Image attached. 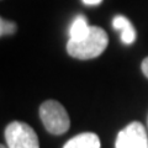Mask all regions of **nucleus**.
<instances>
[{
	"mask_svg": "<svg viewBox=\"0 0 148 148\" xmlns=\"http://www.w3.org/2000/svg\"><path fill=\"white\" fill-rule=\"evenodd\" d=\"M109 45L108 34L99 26H90V31L80 41L69 40L67 43V52L77 59H92L104 53Z\"/></svg>",
	"mask_w": 148,
	"mask_h": 148,
	"instance_id": "f257e3e1",
	"label": "nucleus"
},
{
	"mask_svg": "<svg viewBox=\"0 0 148 148\" xmlns=\"http://www.w3.org/2000/svg\"><path fill=\"white\" fill-rule=\"evenodd\" d=\"M40 119L45 128L56 136L66 133L71 127V119L67 110L56 100H46L41 104Z\"/></svg>",
	"mask_w": 148,
	"mask_h": 148,
	"instance_id": "f03ea898",
	"label": "nucleus"
},
{
	"mask_svg": "<svg viewBox=\"0 0 148 148\" xmlns=\"http://www.w3.org/2000/svg\"><path fill=\"white\" fill-rule=\"evenodd\" d=\"M5 140L9 148H40L38 137L30 125L12 121L5 128Z\"/></svg>",
	"mask_w": 148,
	"mask_h": 148,
	"instance_id": "7ed1b4c3",
	"label": "nucleus"
},
{
	"mask_svg": "<svg viewBox=\"0 0 148 148\" xmlns=\"http://www.w3.org/2000/svg\"><path fill=\"white\" fill-rule=\"evenodd\" d=\"M115 148H148V137L143 125L133 121L122 128L116 137Z\"/></svg>",
	"mask_w": 148,
	"mask_h": 148,
	"instance_id": "20e7f679",
	"label": "nucleus"
},
{
	"mask_svg": "<svg viewBox=\"0 0 148 148\" xmlns=\"http://www.w3.org/2000/svg\"><path fill=\"white\" fill-rule=\"evenodd\" d=\"M100 138L92 132H84L71 138L63 148H100Z\"/></svg>",
	"mask_w": 148,
	"mask_h": 148,
	"instance_id": "39448f33",
	"label": "nucleus"
},
{
	"mask_svg": "<svg viewBox=\"0 0 148 148\" xmlns=\"http://www.w3.org/2000/svg\"><path fill=\"white\" fill-rule=\"evenodd\" d=\"M90 31V26L88 25L86 17L84 15H78L73 20L71 29H69V40L80 41L85 36H88Z\"/></svg>",
	"mask_w": 148,
	"mask_h": 148,
	"instance_id": "423d86ee",
	"label": "nucleus"
},
{
	"mask_svg": "<svg viewBox=\"0 0 148 148\" xmlns=\"http://www.w3.org/2000/svg\"><path fill=\"white\" fill-rule=\"evenodd\" d=\"M17 30V26L15 22L12 21H9L5 20V18H0V36L4 37V36H10L14 35Z\"/></svg>",
	"mask_w": 148,
	"mask_h": 148,
	"instance_id": "0eeeda50",
	"label": "nucleus"
},
{
	"mask_svg": "<svg viewBox=\"0 0 148 148\" xmlns=\"http://www.w3.org/2000/svg\"><path fill=\"white\" fill-rule=\"evenodd\" d=\"M135 40H136V30L131 24L121 31V41L125 45H132L135 42Z\"/></svg>",
	"mask_w": 148,
	"mask_h": 148,
	"instance_id": "6e6552de",
	"label": "nucleus"
},
{
	"mask_svg": "<svg viewBox=\"0 0 148 148\" xmlns=\"http://www.w3.org/2000/svg\"><path fill=\"white\" fill-rule=\"evenodd\" d=\"M128 25H131V22H130V20H128L127 17H125L122 15L115 16L114 20H112V26L116 30H119V31H122L123 29H126Z\"/></svg>",
	"mask_w": 148,
	"mask_h": 148,
	"instance_id": "1a4fd4ad",
	"label": "nucleus"
},
{
	"mask_svg": "<svg viewBox=\"0 0 148 148\" xmlns=\"http://www.w3.org/2000/svg\"><path fill=\"white\" fill-rule=\"evenodd\" d=\"M141 69H142V73L148 78V57H146V58L142 61Z\"/></svg>",
	"mask_w": 148,
	"mask_h": 148,
	"instance_id": "9d476101",
	"label": "nucleus"
},
{
	"mask_svg": "<svg viewBox=\"0 0 148 148\" xmlns=\"http://www.w3.org/2000/svg\"><path fill=\"white\" fill-rule=\"evenodd\" d=\"M103 1V0H83V3L85 5H89V6H92V5H99V4Z\"/></svg>",
	"mask_w": 148,
	"mask_h": 148,
	"instance_id": "9b49d317",
	"label": "nucleus"
},
{
	"mask_svg": "<svg viewBox=\"0 0 148 148\" xmlns=\"http://www.w3.org/2000/svg\"><path fill=\"white\" fill-rule=\"evenodd\" d=\"M0 148H9V147H5L4 145H1V146H0Z\"/></svg>",
	"mask_w": 148,
	"mask_h": 148,
	"instance_id": "f8f14e48",
	"label": "nucleus"
}]
</instances>
